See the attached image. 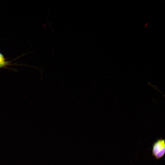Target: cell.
<instances>
[{
	"label": "cell",
	"instance_id": "6da1fadb",
	"mask_svg": "<svg viewBox=\"0 0 165 165\" xmlns=\"http://www.w3.org/2000/svg\"><path fill=\"white\" fill-rule=\"evenodd\" d=\"M165 152V140L162 139H157L155 141L152 146V153L156 159L162 158Z\"/></svg>",
	"mask_w": 165,
	"mask_h": 165
},
{
	"label": "cell",
	"instance_id": "7a4b0ae2",
	"mask_svg": "<svg viewBox=\"0 0 165 165\" xmlns=\"http://www.w3.org/2000/svg\"><path fill=\"white\" fill-rule=\"evenodd\" d=\"M9 64L8 62L6 61L3 56L0 53V68L6 67Z\"/></svg>",
	"mask_w": 165,
	"mask_h": 165
}]
</instances>
